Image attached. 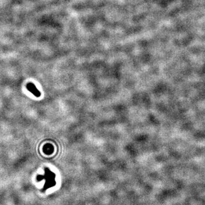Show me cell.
Here are the masks:
<instances>
[{"instance_id": "2", "label": "cell", "mask_w": 205, "mask_h": 205, "mask_svg": "<svg viewBox=\"0 0 205 205\" xmlns=\"http://www.w3.org/2000/svg\"><path fill=\"white\" fill-rule=\"evenodd\" d=\"M26 88H27V89L29 91L34 95V96H35L37 97H40V92L37 89L34 84L29 83L26 85Z\"/></svg>"}, {"instance_id": "1", "label": "cell", "mask_w": 205, "mask_h": 205, "mask_svg": "<svg viewBox=\"0 0 205 205\" xmlns=\"http://www.w3.org/2000/svg\"><path fill=\"white\" fill-rule=\"evenodd\" d=\"M44 171H45L44 175L40 176V177H42V178H40V179H45L46 181V183L44 186L50 188V186H52L54 184L55 185V175L54 173L51 172L48 168H45Z\"/></svg>"}]
</instances>
